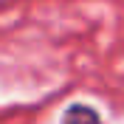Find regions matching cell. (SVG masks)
<instances>
[{
  "instance_id": "6da1fadb",
  "label": "cell",
  "mask_w": 124,
  "mask_h": 124,
  "mask_svg": "<svg viewBox=\"0 0 124 124\" xmlns=\"http://www.w3.org/2000/svg\"><path fill=\"white\" fill-rule=\"evenodd\" d=\"M62 124H101V116L90 107V104L76 101V104H70V107L62 113Z\"/></svg>"
}]
</instances>
